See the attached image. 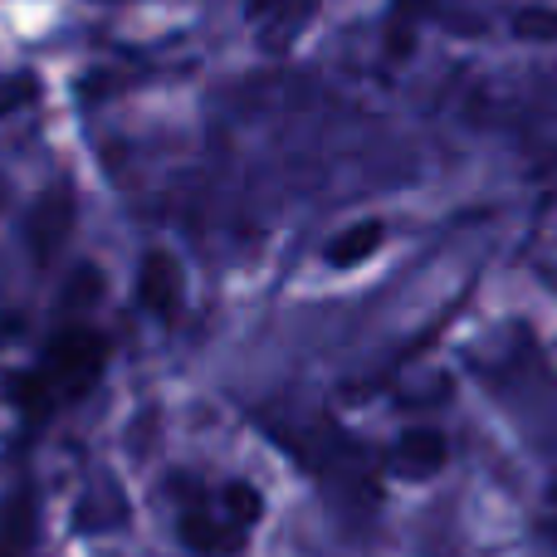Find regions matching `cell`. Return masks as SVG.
I'll return each mask as SVG.
<instances>
[{"instance_id": "7a4b0ae2", "label": "cell", "mask_w": 557, "mask_h": 557, "mask_svg": "<svg viewBox=\"0 0 557 557\" xmlns=\"http://www.w3.org/2000/svg\"><path fill=\"white\" fill-rule=\"evenodd\" d=\"M182 539L191 543L196 553H206V557H231V553H240L245 548V539H250V529L245 523H235L231 519V509H186L182 513Z\"/></svg>"}, {"instance_id": "8992f818", "label": "cell", "mask_w": 557, "mask_h": 557, "mask_svg": "<svg viewBox=\"0 0 557 557\" xmlns=\"http://www.w3.org/2000/svg\"><path fill=\"white\" fill-rule=\"evenodd\" d=\"M221 504L231 509V519H235V523H245V529H255V523H260V509H264L260 494H255L250 484H231Z\"/></svg>"}, {"instance_id": "277c9868", "label": "cell", "mask_w": 557, "mask_h": 557, "mask_svg": "<svg viewBox=\"0 0 557 557\" xmlns=\"http://www.w3.org/2000/svg\"><path fill=\"white\" fill-rule=\"evenodd\" d=\"M143 304L152 308V313L172 318L176 304H182V274H176V264L166 260V255H152L143 270Z\"/></svg>"}, {"instance_id": "5b68a950", "label": "cell", "mask_w": 557, "mask_h": 557, "mask_svg": "<svg viewBox=\"0 0 557 557\" xmlns=\"http://www.w3.org/2000/svg\"><path fill=\"white\" fill-rule=\"evenodd\" d=\"M382 245V225L367 221V225H352V231L343 235V240H333V250H327V260L337 264V270H352V264H362L367 255Z\"/></svg>"}, {"instance_id": "6da1fadb", "label": "cell", "mask_w": 557, "mask_h": 557, "mask_svg": "<svg viewBox=\"0 0 557 557\" xmlns=\"http://www.w3.org/2000/svg\"><path fill=\"white\" fill-rule=\"evenodd\" d=\"M98 367H103V337L88 333V327H74L45 352L35 376L15 386V396L25 411H54V406L74 401L98 382Z\"/></svg>"}, {"instance_id": "3957f363", "label": "cell", "mask_w": 557, "mask_h": 557, "mask_svg": "<svg viewBox=\"0 0 557 557\" xmlns=\"http://www.w3.org/2000/svg\"><path fill=\"white\" fill-rule=\"evenodd\" d=\"M445 455L450 450H445L441 431H406L392 450V470L401 474V480H431V474L445 465Z\"/></svg>"}]
</instances>
